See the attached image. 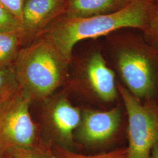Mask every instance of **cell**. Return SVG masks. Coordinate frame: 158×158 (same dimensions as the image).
I'll return each mask as SVG.
<instances>
[{
  "mask_svg": "<svg viewBox=\"0 0 158 158\" xmlns=\"http://www.w3.org/2000/svg\"><path fill=\"white\" fill-rule=\"evenodd\" d=\"M117 87L128 120L127 158H150L158 140L156 104L142 102L120 83Z\"/></svg>",
  "mask_w": 158,
  "mask_h": 158,
  "instance_id": "obj_8",
  "label": "cell"
},
{
  "mask_svg": "<svg viewBox=\"0 0 158 158\" xmlns=\"http://www.w3.org/2000/svg\"><path fill=\"white\" fill-rule=\"evenodd\" d=\"M156 6L157 8H158V0L156 1Z\"/></svg>",
  "mask_w": 158,
  "mask_h": 158,
  "instance_id": "obj_20",
  "label": "cell"
},
{
  "mask_svg": "<svg viewBox=\"0 0 158 158\" xmlns=\"http://www.w3.org/2000/svg\"><path fill=\"white\" fill-rule=\"evenodd\" d=\"M24 1L25 0H0V2L10 11L22 23Z\"/></svg>",
  "mask_w": 158,
  "mask_h": 158,
  "instance_id": "obj_17",
  "label": "cell"
},
{
  "mask_svg": "<svg viewBox=\"0 0 158 158\" xmlns=\"http://www.w3.org/2000/svg\"><path fill=\"white\" fill-rule=\"evenodd\" d=\"M67 0H25L23 10V40L38 37L40 32L65 14Z\"/></svg>",
  "mask_w": 158,
  "mask_h": 158,
  "instance_id": "obj_9",
  "label": "cell"
},
{
  "mask_svg": "<svg viewBox=\"0 0 158 158\" xmlns=\"http://www.w3.org/2000/svg\"><path fill=\"white\" fill-rule=\"evenodd\" d=\"M3 158H55L52 151L35 148H19L7 153Z\"/></svg>",
  "mask_w": 158,
  "mask_h": 158,
  "instance_id": "obj_15",
  "label": "cell"
},
{
  "mask_svg": "<svg viewBox=\"0 0 158 158\" xmlns=\"http://www.w3.org/2000/svg\"><path fill=\"white\" fill-rule=\"evenodd\" d=\"M31 106L19 87L0 102V158L19 148L52 151L42 136L31 111Z\"/></svg>",
  "mask_w": 158,
  "mask_h": 158,
  "instance_id": "obj_4",
  "label": "cell"
},
{
  "mask_svg": "<svg viewBox=\"0 0 158 158\" xmlns=\"http://www.w3.org/2000/svg\"><path fill=\"white\" fill-rule=\"evenodd\" d=\"M116 77L104 53L96 48L85 55L73 77L66 85L86 102L105 106L114 103L119 97Z\"/></svg>",
  "mask_w": 158,
  "mask_h": 158,
  "instance_id": "obj_5",
  "label": "cell"
},
{
  "mask_svg": "<svg viewBox=\"0 0 158 158\" xmlns=\"http://www.w3.org/2000/svg\"><path fill=\"white\" fill-rule=\"evenodd\" d=\"M107 36L108 63L120 83L142 102H154L158 91V51L139 29H122Z\"/></svg>",
  "mask_w": 158,
  "mask_h": 158,
  "instance_id": "obj_1",
  "label": "cell"
},
{
  "mask_svg": "<svg viewBox=\"0 0 158 158\" xmlns=\"http://www.w3.org/2000/svg\"><path fill=\"white\" fill-rule=\"evenodd\" d=\"M141 32L147 42L158 51V8L156 6L148 25Z\"/></svg>",
  "mask_w": 158,
  "mask_h": 158,
  "instance_id": "obj_16",
  "label": "cell"
},
{
  "mask_svg": "<svg viewBox=\"0 0 158 158\" xmlns=\"http://www.w3.org/2000/svg\"><path fill=\"white\" fill-rule=\"evenodd\" d=\"M52 149L55 158H127L126 147L96 154H85L58 146L52 147Z\"/></svg>",
  "mask_w": 158,
  "mask_h": 158,
  "instance_id": "obj_12",
  "label": "cell"
},
{
  "mask_svg": "<svg viewBox=\"0 0 158 158\" xmlns=\"http://www.w3.org/2000/svg\"><path fill=\"white\" fill-rule=\"evenodd\" d=\"M36 104L40 105V111L35 121L47 144L75 151L74 134L80 122L81 108L73 105L65 90Z\"/></svg>",
  "mask_w": 158,
  "mask_h": 158,
  "instance_id": "obj_7",
  "label": "cell"
},
{
  "mask_svg": "<svg viewBox=\"0 0 158 158\" xmlns=\"http://www.w3.org/2000/svg\"><path fill=\"white\" fill-rule=\"evenodd\" d=\"M156 9V4L132 0L118 11L87 18H68L63 15L41 35L49 40L63 57L70 63L75 45L81 40L108 36L119 29L143 31Z\"/></svg>",
  "mask_w": 158,
  "mask_h": 158,
  "instance_id": "obj_2",
  "label": "cell"
},
{
  "mask_svg": "<svg viewBox=\"0 0 158 158\" xmlns=\"http://www.w3.org/2000/svg\"><path fill=\"white\" fill-rule=\"evenodd\" d=\"M19 85L12 68L0 70V102L11 96Z\"/></svg>",
  "mask_w": 158,
  "mask_h": 158,
  "instance_id": "obj_13",
  "label": "cell"
},
{
  "mask_svg": "<svg viewBox=\"0 0 158 158\" xmlns=\"http://www.w3.org/2000/svg\"><path fill=\"white\" fill-rule=\"evenodd\" d=\"M23 42L21 32L0 33V70L12 67Z\"/></svg>",
  "mask_w": 158,
  "mask_h": 158,
  "instance_id": "obj_11",
  "label": "cell"
},
{
  "mask_svg": "<svg viewBox=\"0 0 158 158\" xmlns=\"http://www.w3.org/2000/svg\"><path fill=\"white\" fill-rule=\"evenodd\" d=\"M143 1H148V2H152V3L156 4V1L158 0H143Z\"/></svg>",
  "mask_w": 158,
  "mask_h": 158,
  "instance_id": "obj_19",
  "label": "cell"
},
{
  "mask_svg": "<svg viewBox=\"0 0 158 158\" xmlns=\"http://www.w3.org/2000/svg\"><path fill=\"white\" fill-rule=\"evenodd\" d=\"M123 106L107 110L81 108V116L74 134L75 151L85 154L106 152L117 148L123 123Z\"/></svg>",
  "mask_w": 158,
  "mask_h": 158,
  "instance_id": "obj_6",
  "label": "cell"
},
{
  "mask_svg": "<svg viewBox=\"0 0 158 158\" xmlns=\"http://www.w3.org/2000/svg\"><path fill=\"white\" fill-rule=\"evenodd\" d=\"M132 0H67L64 17L87 18L111 14L122 10Z\"/></svg>",
  "mask_w": 158,
  "mask_h": 158,
  "instance_id": "obj_10",
  "label": "cell"
},
{
  "mask_svg": "<svg viewBox=\"0 0 158 158\" xmlns=\"http://www.w3.org/2000/svg\"><path fill=\"white\" fill-rule=\"evenodd\" d=\"M69 63L49 40L40 35L22 48L12 68L19 89L32 105L67 83Z\"/></svg>",
  "mask_w": 158,
  "mask_h": 158,
  "instance_id": "obj_3",
  "label": "cell"
},
{
  "mask_svg": "<svg viewBox=\"0 0 158 158\" xmlns=\"http://www.w3.org/2000/svg\"><path fill=\"white\" fill-rule=\"evenodd\" d=\"M11 32H23V24L0 2V33Z\"/></svg>",
  "mask_w": 158,
  "mask_h": 158,
  "instance_id": "obj_14",
  "label": "cell"
},
{
  "mask_svg": "<svg viewBox=\"0 0 158 158\" xmlns=\"http://www.w3.org/2000/svg\"><path fill=\"white\" fill-rule=\"evenodd\" d=\"M156 110H157V112H158V104H156Z\"/></svg>",
  "mask_w": 158,
  "mask_h": 158,
  "instance_id": "obj_21",
  "label": "cell"
},
{
  "mask_svg": "<svg viewBox=\"0 0 158 158\" xmlns=\"http://www.w3.org/2000/svg\"><path fill=\"white\" fill-rule=\"evenodd\" d=\"M150 158H158V140L153 146Z\"/></svg>",
  "mask_w": 158,
  "mask_h": 158,
  "instance_id": "obj_18",
  "label": "cell"
}]
</instances>
